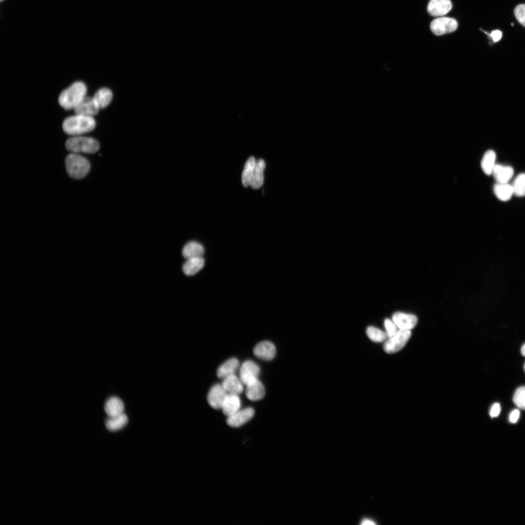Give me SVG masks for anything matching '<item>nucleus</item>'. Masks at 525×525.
Wrapping results in <instances>:
<instances>
[{"instance_id":"obj_9","label":"nucleus","mask_w":525,"mask_h":525,"mask_svg":"<svg viewBox=\"0 0 525 525\" xmlns=\"http://www.w3.org/2000/svg\"><path fill=\"white\" fill-rule=\"evenodd\" d=\"M260 372L259 367L254 362L247 360L244 362L240 369V379L242 383L247 385L252 380L257 378Z\"/></svg>"},{"instance_id":"obj_23","label":"nucleus","mask_w":525,"mask_h":525,"mask_svg":"<svg viewBox=\"0 0 525 525\" xmlns=\"http://www.w3.org/2000/svg\"><path fill=\"white\" fill-rule=\"evenodd\" d=\"M493 191L496 196L503 201L509 200L514 194L512 185L508 183H496L493 187Z\"/></svg>"},{"instance_id":"obj_39","label":"nucleus","mask_w":525,"mask_h":525,"mask_svg":"<svg viewBox=\"0 0 525 525\" xmlns=\"http://www.w3.org/2000/svg\"><path fill=\"white\" fill-rule=\"evenodd\" d=\"M511 25L512 26L514 25V24H513V23H511Z\"/></svg>"},{"instance_id":"obj_5","label":"nucleus","mask_w":525,"mask_h":525,"mask_svg":"<svg viewBox=\"0 0 525 525\" xmlns=\"http://www.w3.org/2000/svg\"><path fill=\"white\" fill-rule=\"evenodd\" d=\"M411 335L410 330H399L392 337L389 338L384 344L383 348L387 353L398 352L405 345Z\"/></svg>"},{"instance_id":"obj_22","label":"nucleus","mask_w":525,"mask_h":525,"mask_svg":"<svg viewBox=\"0 0 525 525\" xmlns=\"http://www.w3.org/2000/svg\"><path fill=\"white\" fill-rule=\"evenodd\" d=\"M204 263L202 257L188 259L183 266V271L186 275H193L203 267Z\"/></svg>"},{"instance_id":"obj_27","label":"nucleus","mask_w":525,"mask_h":525,"mask_svg":"<svg viewBox=\"0 0 525 525\" xmlns=\"http://www.w3.org/2000/svg\"><path fill=\"white\" fill-rule=\"evenodd\" d=\"M256 161L253 157H250L245 163L242 173V181L244 187L249 186L250 179L252 175Z\"/></svg>"},{"instance_id":"obj_38","label":"nucleus","mask_w":525,"mask_h":525,"mask_svg":"<svg viewBox=\"0 0 525 525\" xmlns=\"http://www.w3.org/2000/svg\"><path fill=\"white\" fill-rule=\"evenodd\" d=\"M524 369H525V364L524 365Z\"/></svg>"},{"instance_id":"obj_35","label":"nucleus","mask_w":525,"mask_h":525,"mask_svg":"<svg viewBox=\"0 0 525 525\" xmlns=\"http://www.w3.org/2000/svg\"><path fill=\"white\" fill-rule=\"evenodd\" d=\"M520 416V412L518 409L513 410L509 415V420L511 423H516Z\"/></svg>"},{"instance_id":"obj_28","label":"nucleus","mask_w":525,"mask_h":525,"mask_svg":"<svg viewBox=\"0 0 525 525\" xmlns=\"http://www.w3.org/2000/svg\"><path fill=\"white\" fill-rule=\"evenodd\" d=\"M512 187L514 194L519 197L525 196V173L520 174L516 176Z\"/></svg>"},{"instance_id":"obj_14","label":"nucleus","mask_w":525,"mask_h":525,"mask_svg":"<svg viewBox=\"0 0 525 525\" xmlns=\"http://www.w3.org/2000/svg\"><path fill=\"white\" fill-rule=\"evenodd\" d=\"M265 389L262 384L256 378L246 385L245 395L251 401H255L262 399L264 396Z\"/></svg>"},{"instance_id":"obj_24","label":"nucleus","mask_w":525,"mask_h":525,"mask_svg":"<svg viewBox=\"0 0 525 525\" xmlns=\"http://www.w3.org/2000/svg\"><path fill=\"white\" fill-rule=\"evenodd\" d=\"M127 421V417L123 413L116 416L109 417L105 421V426L110 431H116L122 428Z\"/></svg>"},{"instance_id":"obj_21","label":"nucleus","mask_w":525,"mask_h":525,"mask_svg":"<svg viewBox=\"0 0 525 525\" xmlns=\"http://www.w3.org/2000/svg\"><path fill=\"white\" fill-rule=\"evenodd\" d=\"M239 366V362L236 358H230L218 368L217 375L220 378H225L229 375L234 374Z\"/></svg>"},{"instance_id":"obj_10","label":"nucleus","mask_w":525,"mask_h":525,"mask_svg":"<svg viewBox=\"0 0 525 525\" xmlns=\"http://www.w3.org/2000/svg\"><path fill=\"white\" fill-rule=\"evenodd\" d=\"M254 415V410L251 407L239 410L233 414L228 417L227 422L231 427H239L248 421L252 418Z\"/></svg>"},{"instance_id":"obj_33","label":"nucleus","mask_w":525,"mask_h":525,"mask_svg":"<svg viewBox=\"0 0 525 525\" xmlns=\"http://www.w3.org/2000/svg\"><path fill=\"white\" fill-rule=\"evenodd\" d=\"M484 32L492 39L494 42H496L500 40L502 36V33L498 30L492 31L490 34H489L486 32Z\"/></svg>"},{"instance_id":"obj_18","label":"nucleus","mask_w":525,"mask_h":525,"mask_svg":"<svg viewBox=\"0 0 525 525\" xmlns=\"http://www.w3.org/2000/svg\"><path fill=\"white\" fill-rule=\"evenodd\" d=\"M265 163L263 159H260L256 162L255 167L250 179L249 186L254 189L260 188L263 183V171Z\"/></svg>"},{"instance_id":"obj_11","label":"nucleus","mask_w":525,"mask_h":525,"mask_svg":"<svg viewBox=\"0 0 525 525\" xmlns=\"http://www.w3.org/2000/svg\"><path fill=\"white\" fill-rule=\"evenodd\" d=\"M392 320L399 330H410L416 326L418 319L414 315L397 312L393 314Z\"/></svg>"},{"instance_id":"obj_30","label":"nucleus","mask_w":525,"mask_h":525,"mask_svg":"<svg viewBox=\"0 0 525 525\" xmlns=\"http://www.w3.org/2000/svg\"><path fill=\"white\" fill-rule=\"evenodd\" d=\"M513 401L519 408L525 409V386L518 387L515 392Z\"/></svg>"},{"instance_id":"obj_25","label":"nucleus","mask_w":525,"mask_h":525,"mask_svg":"<svg viewBox=\"0 0 525 525\" xmlns=\"http://www.w3.org/2000/svg\"><path fill=\"white\" fill-rule=\"evenodd\" d=\"M496 154L494 151L489 150L485 152L481 162V166L484 173L487 175L492 174L495 164Z\"/></svg>"},{"instance_id":"obj_3","label":"nucleus","mask_w":525,"mask_h":525,"mask_svg":"<svg viewBox=\"0 0 525 525\" xmlns=\"http://www.w3.org/2000/svg\"><path fill=\"white\" fill-rule=\"evenodd\" d=\"M67 172L73 178L81 179L89 172L90 163L85 157L72 153L67 156L65 159Z\"/></svg>"},{"instance_id":"obj_8","label":"nucleus","mask_w":525,"mask_h":525,"mask_svg":"<svg viewBox=\"0 0 525 525\" xmlns=\"http://www.w3.org/2000/svg\"><path fill=\"white\" fill-rule=\"evenodd\" d=\"M99 109L93 98L85 97L73 109L76 114L93 117L98 113Z\"/></svg>"},{"instance_id":"obj_26","label":"nucleus","mask_w":525,"mask_h":525,"mask_svg":"<svg viewBox=\"0 0 525 525\" xmlns=\"http://www.w3.org/2000/svg\"><path fill=\"white\" fill-rule=\"evenodd\" d=\"M99 108H105L107 106L112 98L111 91L107 88H102L98 90L93 97Z\"/></svg>"},{"instance_id":"obj_12","label":"nucleus","mask_w":525,"mask_h":525,"mask_svg":"<svg viewBox=\"0 0 525 525\" xmlns=\"http://www.w3.org/2000/svg\"><path fill=\"white\" fill-rule=\"evenodd\" d=\"M450 0H430L427 6L428 13L433 17H440L447 14L452 9Z\"/></svg>"},{"instance_id":"obj_31","label":"nucleus","mask_w":525,"mask_h":525,"mask_svg":"<svg viewBox=\"0 0 525 525\" xmlns=\"http://www.w3.org/2000/svg\"><path fill=\"white\" fill-rule=\"evenodd\" d=\"M384 325L386 330V333L387 338H390L394 336L399 331L398 327L396 324L389 318H385L384 321Z\"/></svg>"},{"instance_id":"obj_29","label":"nucleus","mask_w":525,"mask_h":525,"mask_svg":"<svg viewBox=\"0 0 525 525\" xmlns=\"http://www.w3.org/2000/svg\"><path fill=\"white\" fill-rule=\"evenodd\" d=\"M366 333L368 338L375 342H384L387 338L386 333L373 326L368 327L366 329Z\"/></svg>"},{"instance_id":"obj_17","label":"nucleus","mask_w":525,"mask_h":525,"mask_svg":"<svg viewBox=\"0 0 525 525\" xmlns=\"http://www.w3.org/2000/svg\"><path fill=\"white\" fill-rule=\"evenodd\" d=\"M105 411L108 417L119 415L123 413V403L117 397L109 398L105 403Z\"/></svg>"},{"instance_id":"obj_19","label":"nucleus","mask_w":525,"mask_h":525,"mask_svg":"<svg viewBox=\"0 0 525 525\" xmlns=\"http://www.w3.org/2000/svg\"><path fill=\"white\" fill-rule=\"evenodd\" d=\"M203 246L198 243L192 241L187 243L182 249V255L186 259L202 257L204 253Z\"/></svg>"},{"instance_id":"obj_40","label":"nucleus","mask_w":525,"mask_h":525,"mask_svg":"<svg viewBox=\"0 0 525 525\" xmlns=\"http://www.w3.org/2000/svg\"><path fill=\"white\" fill-rule=\"evenodd\" d=\"M1 0V1H2V0Z\"/></svg>"},{"instance_id":"obj_7","label":"nucleus","mask_w":525,"mask_h":525,"mask_svg":"<svg viewBox=\"0 0 525 525\" xmlns=\"http://www.w3.org/2000/svg\"><path fill=\"white\" fill-rule=\"evenodd\" d=\"M227 394V391L222 385H215L210 388L208 393V403L214 409H221Z\"/></svg>"},{"instance_id":"obj_32","label":"nucleus","mask_w":525,"mask_h":525,"mask_svg":"<svg viewBox=\"0 0 525 525\" xmlns=\"http://www.w3.org/2000/svg\"><path fill=\"white\" fill-rule=\"evenodd\" d=\"M514 13L518 21L525 27V4L518 5L514 9Z\"/></svg>"},{"instance_id":"obj_13","label":"nucleus","mask_w":525,"mask_h":525,"mask_svg":"<svg viewBox=\"0 0 525 525\" xmlns=\"http://www.w3.org/2000/svg\"><path fill=\"white\" fill-rule=\"evenodd\" d=\"M276 349L275 345L268 341L258 343L254 348L253 353L259 358L265 361L273 359L275 356Z\"/></svg>"},{"instance_id":"obj_1","label":"nucleus","mask_w":525,"mask_h":525,"mask_svg":"<svg viewBox=\"0 0 525 525\" xmlns=\"http://www.w3.org/2000/svg\"><path fill=\"white\" fill-rule=\"evenodd\" d=\"M95 125L96 122L92 117L76 114L66 118L62 127L66 134L76 136L91 131Z\"/></svg>"},{"instance_id":"obj_16","label":"nucleus","mask_w":525,"mask_h":525,"mask_svg":"<svg viewBox=\"0 0 525 525\" xmlns=\"http://www.w3.org/2000/svg\"><path fill=\"white\" fill-rule=\"evenodd\" d=\"M240 406V399L238 394L230 393L227 394L222 409L223 413L228 417L238 411Z\"/></svg>"},{"instance_id":"obj_4","label":"nucleus","mask_w":525,"mask_h":525,"mask_svg":"<svg viewBox=\"0 0 525 525\" xmlns=\"http://www.w3.org/2000/svg\"><path fill=\"white\" fill-rule=\"evenodd\" d=\"M66 148L74 153H94L99 148L98 142L94 139L83 136H74L68 139Z\"/></svg>"},{"instance_id":"obj_36","label":"nucleus","mask_w":525,"mask_h":525,"mask_svg":"<svg viewBox=\"0 0 525 525\" xmlns=\"http://www.w3.org/2000/svg\"><path fill=\"white\" fill-rule=\"evenodd\" d=\"M361 525H375L374 521L369 518H363L360 521Z\"/></svg>"},{"instance_id":"obj_20","label":"nucleus","mask_w":525,"mask_h":525,"mask_svg":"<svg viewBox=\"0 0 525 525\" xmlns=\"http://www.w3.org/2000/svg\"><path fill=\"white\" fill-rule=\"evenodd\" d=\"M242 382L234 374L224 378L222 386L224 389L231 393L239 394L243 390Z\"/></svg>"},{"instance_id":"obj_15","label":"nucleus","mask_w":525,"mask_h":525,"mask_svg":"<svg viewBox=\"0 0 525 525\" xmlns=\"http://www.w3.org/2000/svg\"><path fill=\"white\" fill-rule=\"evenodd\" d=\"M514 173L513 168L508 166L496 164L494 166L492 174L497 183H508Z\"/></svg>"},{"instance_id":"obj_37","label":"nucleus","mask_w":525,"mask_h":525,"mask_svg":"<svg viewBox=\"0 0 525 525\" xmlns=\"http://www.w3.org/2000/svg\"><path fill=\"white\" fill-rule=\"evenodd\" d=\"M521 351L522 354L525 357V344L523 345Z\"/></svg>"},{"instance_id":"obj_6","label":"nucleus","mask_w":525,"mask_h":525,"mask_svg":"<svg viewBox=\"0 0 525 525\" xmlns=\"http://www.w3.org/2000/svg\"><path fill=\"white\" fill-rule=\"evenodd\" d=\"M457 26V22L455 19L448 17H440L434 19L430 27L434 34L441 35L455 31Z\"/></svg>"},{"instance_id":"obj_34","label":"nucleus","mask_w":525,"mask_h":525,"mask_svg":"<svg viewBox=\"0 0 525 525\" xmlns=\"http://www.w3.org/2000/svg\"><path fill=\"white\" fill-rule=\"evenodd\" d=\"M501 407L499 403H495L491 407L490 414L491 417H497L500 413Z\"/></svg>"},{"instance_id":"obj_2","label":"nucleus","mask_w":525,"mask_h":525,"mask_svg":"<svg viewBox=\"0 0 525 525\" xmlns=\"http://www.w3.org/2000/svg\"><path fill=\"white\" fill-rule=\"evenodd\" d=\"M87 88L82 82L73 83L60 94L58 98L59 105L66 110L74 109L86 97Z\"/></svg>"}]
</instances>
